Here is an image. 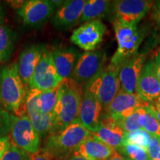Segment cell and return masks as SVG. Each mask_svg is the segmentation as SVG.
Instances as JSON below:
<instances>
[{
	"instance_id": "4fadbf2b",
	"label": "cell",
	"mask_w": 160,
	"mask_h": 160,
	"mask_svg": "<svg viewBox=\"0 0 160 160\" xmlns=\"http://www.w3.org/2000/svg\"><path fill=\"white\" fill-rule=\"evenodd\" d=\"M150 103L142 99L137 93H128L119 91L103 112L119 122L132 114L138 108L148 107Z\"/></svg>"
},
{
	"instance_id": "ba28073f",
	"label": "cell",
	"mask_w": 160,
	"mask_h": 160,
	"mask_svg": "<svg viewBox=\"0 0 160 160\" xmlns=\"http://www.w3.org/2000/svg\"><path fill=\"white\" fill-rule=\"evenodd\" d=\"M63 79L58 74L53 59V52L45 47L41 59L29 82L30 89L46 91L57 87Z\"/></svg>"
},
{
	"instance_id": "74e56055",
	"label": "cell",
	"mask_w": 160,
	"mask_h": 160,
	"mask_svg": "<svg viewBox=\"0 0 160 160\" xmlns=\"http://www.w3.org/2000/svg\"><path fill=\"white\" fill-rule=\"evenodd\" d=\"M26 1H11V5L13 6V8H15L16 9H19L20 8H22L24 5V4L25 3Z\"/></svg>"
},
{
	"instance_id": "5b68a950",
	"label": "cell",
	"mask_w": 160,
	"mask_h": 160,
	"mask_svg": "<svg viewBox=\"0 0 160 160\" xmlns=\"http://www.w3.org/2000/svg\"><path fill=\"white\" fill-rule=\"evenodd\" d=\"M113 28L118 47L111 63L119 66L125 60L137 53L142 37L137 25H127L118 19L113 21Z\"/></svg>"
},
{
	"instance_id": "f546056e",
	"label": "cell",
	"mask_w": 160,
	"mask_h": 160,
	"mask_svg": "<svg viewBox=\"0 0 160 160\" xmlns=\"http://www.w3.org/2000/svg\"><path fill=\"white\" fill-rule=\"evenodd\" d=\"M11 114L0 108V138L7 136L11 131Z\"/></svg>"
},
{
	"instance_id": "603a6c76",
	"label": "cell",
	"mask_w": 160,
	"mask_h": 160,
	"mask_svg": "<svg viewBox=\"0 0 160 160\" xmlns=\"http://www.w3.org/2000/svg\"><path fill=\"white\" fill-rule=\"evenodd\" d=\"M16 35L12 30L0 25V61L6 62L11 57L14 49Z\"/></svg>"
},
{
	"instance_id": "e575fe53",
	"label": "cell",
	"mask_w": 160,
	"mask_h": 160,
	"mask_svg": "<svg viewBox=\"0 0 160 160\" xmlns=\"http://www.w3.org/2000/svg\"><path fill=\"white\" fill-rule=\"evenodd\" d=\"M153 19L158 25L160 27V1H157L153 4Z\"/></svg>"
},
{
	"instance_id": "8992f818",
	"label": "cell",
	"mask_w": 160,
	"mask_h": 160,
	"mask_svg": "<svg viewBox=\"0 0 160 160\" xmlns=\"http://www.w3.org/2000/svg\"><path fill=\"white\" fill-rule=\"evenodd\" d=\"M11 133L12 144L33 154L40 150V136L28 115L17 117L11 114Z\"/></svg>"
},
{
	"instance_id": "4dcf8cb0",
	"label": "cell",
	"mask_w": 160,
	"mask_h": 160,
	"mask_svg": "<svg viewBox=\"0 0 160 160\" xmlns=\"http://www.w3.org/2000/svg\"><path fill=\"white\" fill-rule=\"evenodd\" d=\"M148 155L151 160H160V138L151 135L148 148L147 150Z\"/></svg>"
},
{
	"instance_id": "f1b7e54d",
	"label": "cell",
	"mask_w": 160,
	"mask_h": 160,
	"mask_svg": "<svg viewBox=\"0 0 160 160\" xmlns=\"http://www.w3.org/2000/svg\"><path fill=\"white\" fill-rule=\"evenodd\" d=\"M29 157V153L11 144L1 160H28Z\"/></svg>"
},
{
	"instance_id": "9a60e30c",
	"label": "cell",
	"mask_w": 160,
	"mask_h": 160,
	"mask_svg": "<svg viewBox=\"0 0 160 160\" xmlns=\"http://www.w3.org/2000/svg\"><path fill=\"white\" fill-rule=\"evenodd\" d=\"M136 93L146 102L152 103L160 96V82L156 73L153 61L144 65L138 80Z\"/></svg>"
},
{
	"instance_id": "b9f144b4",
	"label": "cell",
	"mask_w": 160,
	"mask_h": 160,
	"mask_svg": "<svg viewBox=\"0 0 160 160\" xmlns=\"http://www.w3.org/2000/svg\"><path fill=\"white\" fill-rule=\"evenodd\" d=\"M125 160H131V159H126V158H125ZM148 160H151V159H148Z\"/></svg>"
},
{
	"instance_id": "d6986e66",
	"label": "cell",
	"mask_w": 160,
	"mask_h": 160,
	"mask_svg": "<svg viewBox=\"0 0 160 160\" xmlns=\"http://www.w3.org/2000/svg\"><path fill=\"white\" fill-rule=\"evenodd\" d=\"M45 47L33 45L27 48L20 53L18 62L19 75L25 85H29L32 76L41 59Z\"/></svg>"
},
{
	"instance_id": "4316f807",
	"label": "cell",
	"mask_w": 160,
	"mask_h": 160,
	"mask_svg": "<svg viewBox=\"0 0 160 160\" xmlns=\"http://www.w3.org/2000/svg\"><path fill=\"white\" fill-rule=\"evenodd\" d=\"M151 135L144 129H139L137 131L125 133L123 143L133 144L141 147L147 151Z\"/></svg>"
},
{
	"instance_id": "1f68e13d",
	"label": "cell",
	"mask_w": 160,
	"mask_h": 160,
	"mask_svg": "<svg viewBox=\"0 0 160 160\" xmlns=\"http://www.w3.org/2000/svg\"><path fill=\"white\" fill-rule=\"evenodd\" d=\"M12 144L11 136L7 135L0 138V160L3 157L6 151L9 149L10 146Z\"/></svg>"
},
{
	"instance_id": "d590c367",
	"label": "cell",
	"mask_w": 160,
	"mask_h": 160,
	"mask_svg": "<svg viewBox=\"0 0 160 160\" xmlns=\"http://www.w3.org/2000/svg\"><path fill=\"white\" fill-rule=\"evenodd\" d=\"M155 65L156 73H157L158 79L160 82V50L157 52V55L155 57V59L153 60Z\"/></svg>"
},
{
	"instance_id": "5bb4252c",
	"label": "cell",
	"mask_w": 160,
	"mask_h": 160,
	"mask_svg": "<svg viewBox=\"0 0 160 160\" xmlns=\"http://www.w3.org/2000/svg\"><path fill=\"white\" fill-rule=\"evenodd\" d=\"M145 56L137 53L120 64V91L128 93H136L138 80L145 65Z\"/></svg>"
},
{
	"instance_id": "3957f363",
	"label": "cell",
	"mask_w": 160,
	"mask_h": 160,
	"mask_svg": "<svg viewBox=\"0 0 160 160\" xmlns=\"http://www.w3.org/2000/svg\"><path fill=\"white\" fill-rule=\"evenodd\" d=\"M91 133L78 118L62 131L49 135L43 148L48 152L52 160H67Z\"/></svg>"
},
{
	"instance_id": "52a82bcc",
	"label": "cell",
	"mask_w": 160,
	"mask_h": 160,
	"mask_svg": "<svg viewBox=\"0 0 160 160\" xmlns=\"http://www.w3.org/2000/svg\"><path fill=\"white\" fill-rule=\"evenodd\" d=\"M105 62V55L102 51L84 52L78 58L70 78L82 88H85L103 69Z\"/></svg>"
},
{
	"instance_id": "2e32d148",
	"label": "cell",
	"mask_w": 160,
	"mask_h": 160,
	"mask_svg": "<svg viewBox=\"0 0 160 160\" xmlns=\"http://www.w3.org/2000/svg\"><path fill=\"white\" fill-rule=\"evenodd\" d=\"M39 90L30 89L25 100L26 112L32 125L40 137L50 134L52 128V113H45L37 105V97Z\"/></svg>"
},
{
	"instance_id": "9c48e42d",
	"label": "cell",
	"mask_w": 160,
	"mask_h": 160,
	"mask_svg": "<svg viewBox=\"0 0 160 160\" xmlns=\"http://www.w3.org/2000/svg\"><path fill=\"white\" fill-rule=\"evenodd\" d=\"M106 26L101 20L88 22L74 30L71 41L85 51H93L103 41Z\"/></svg>"
},
{
	"instance_id": "d6a6232c",
	"label": "cell",
	"mask_w": 160,
	"mask_h": 160,
	"mask_svg": "<svg viewBox=\"0 0 160 160\" xmlns=\"http://www.w3.org/2000/svg\"><path fill=\"white\" fill-rule=\"evenodd\" d=\"M28 160H52V158L48 152L42 148L37 153L30 154Z\"/></svg>"
},
{
	"instance_id": "7402d4cb",
	"label": "cell",
	"mask_w": 160,
	"mask_h": 160,
	"mask_svg": "<svg viewBox=\"0 0 160 160\" xmlns=\"http://www.w3.org/2000/svg\"><path fill=\"white\" fill-rule=\"evenodd\" d=\"M111 2L106 0H88L85 1L79 22L100 20L111 12Z\"/></svg>"
},
{
	"instance_id": "e0dca14e",
	"label": "cell",
	"mask_w": 160,
	"mask_h": 160,
	"mask_svg": "<svg viewBox=\"0 0 160 160\" xmlns=\"http://www.w3.org/2000/svg\"><path fill=\"white\" fill-rule=\"evenodd\" d=\"M85 3V0L65 1L52 17V25L57 29H68L76 25L79 22Z\"/></svg>"
},
{
	"instance_id": "ffe728a7",
	"label": "cell",
	"mask_w": 160,
	"mask_h": 160,
	"mask_svg": "<svg viewBox=\"0 0 160 160\" xmlns=\"http://www.w3.org/2000/svg\"><path fill=\"white\" fill-rule=\"evenodd\" d=\"M114 150L91 133L78 146L73 156H77L86 160H106Z\"/></svg>"
},
{
	"instance_id": "6da1fadb",
	"label": "cell",
	"mask_w": 160,
	"mask_h": 160,
	"mask_svg": "<svg viewBox=\"0 0 160 160\" xmlns=\"http://www.w3.org/2000/svg\"><path fill=\"white\" fill-rule=\"evenodd\" d=\"M82 93V88L71 78L62 80L57 105L52 113V128L49 135L62 131L78 119Z\"/></svg>"
},
{
	"instance_id": "cb8c5ba5",
	"label": "cell",
	"mask_w": 160,
	"mask_h": 160,
	"mask_svg": "<svg viewBox=\"0 0 160 160\" xmlns=\"http://www.w3.org/2000/svg\"><path fill=\"white\" fill-rule=\"evenodd\" d=\"M60 84L53 88L40 91L37 97V105L45 113H53L59 97Z\"/></svg>"
},
{
	"instance_id": "8fae6325",
	"label": "cell",
	"mask_w": 160,
	"mask_h": 160,
	"mask_svg": "<svg viewBox=\"0 0 160 160\" xmlns=\"http://www.w3.org/2000/svg\"><path fill=\"white\" fill-rule=\"evenodd\" d=\"M102 113V105L95 93L84 88L78 117L80 122L91 133H95L100 125Z\"/></svg>"
},
{
	"instance_id": "836d02e7",
	"label": "cell",
	"mask_w": 160,
	"mask_h": 160,
	"mask_svg": "<svg viewBox=\"0 0 160 160\" xmlns=\"http://www.w3.org/2000/svg\"><path fill=\"white\" fill-rule=\"evenodd\" d=\"M146 109L152 115L160 122V104L155 102L151 103L148 107H146Z\"/></svg>"
},
{
	"instance_id": "f35d334b",
	"label": "cell",
	"mask_w": 160,
	"mask_h": 160,
	"mask_svg": "<svg viewBox=\"0 0 160 160\" xmlns=\"http://www.w3.org/2000/svg\"><path fill=\"white\" fill-rule=\"evenodd\" d=\"M5 11L2 5L0 3V25H2L5 22Z\"/></svg>"
},
{
	"instance_id": "ab89813d",
	"label": "cell",
	"mask_w": 160,
	"mask_h": 160,
	"mask_svg": "<svg viewBox=\"0 0 160 160\" xmlns=\"http://www.w3.org/2000/svg\"><path fill=\"white\" fill-rule=\"evenodd\" d=\"M67 160H86L83 158L80 157H77V156H72L71 157H70L69 159H68Z\"/></svg>"
},
{
	"instance_id": "277c9868",
	"label": "cell",
	"mask_w": 160,
	"mask_h": 160,
	"mask_svg": "<svg viewBox=\"0 0 160 160\" xmlns=\"http://www.w3.org/2000/svg\"><path fill=\"white\" fill-rule=\"evenodd\" d=\"M119 69V65L110 63L84 88L95 93L102 105L103 111L108 107L120 91Z\"/></svg>"
},
{
	"instance_id": "8d00e7d4",
	"label": "cell",
	"mask_w": 160,
	"mask_h": 160,
	"mask_svg": "<svg viewBox=\"0 0 160 160\" xmlns=\"http://www.w3.org/2000/svg\"><path fill=\"white\" fill-rule=\"evenodd\" d=\"M106 160H125L122 156L118 152L117 150H114L112 154Z\"/></svg>"
},
{
	"instance_id": "ac0fdd59",
	"label": "cell",
	"mask_w": 160,
	"mask_h": 160,
	"mask_svg": "<svg viewBox=\"0 0 160 160\" xmlns=\"http://www.w3.org/2000/svg\"><path fill=\"white\" fill-rule=\"evenodd\" d=\"M91 133L115 150L122 145L125 137L118 121L105 113H102L99 128L95 133Z\"/></svg>"
},
{
	"instance_id": "30bf717a",
	"label": "cell",
	"mask_w": 160,
	"mask_h": 160,
	"mask_svg": "<svg viewBox=\"0 0 160 160\" xmlns=\"http://www.w3.org/2000/svg\"><path fill=\"white\" fill-rule=\"evenodd\" d=\"M154 2L147 0H121L113 2L116 19L129 25H137L150 11Z\"/></svg>"
},
{
	"instance_id": "7c38bea8",
	"label": "cell",
	"mask_w": 160,
	"mask_h": 160,
	"mask_svg": "<svg viewBox=\"0 0 160 160\" xmlns=\"http://www.w3.org/2000/svg\"><path fill=\"white\" fill-rule=\"evenodd\" d=\"M55 9L51 1L30 0L17 10V14L27 25L37 28L43 25L52 17Z\"/></svg>"
},
{
	"instance_id": "d4e9b609",
	"label": "cell",
	"mask_w": 160,
	"mask_h": 160,
	"mask_svg": "<svg viewBox=\"0 0 160 160\" xmlns=\"http://www.w3.org/2000/svg\"><path fill=\"white\" fill-rule=\"evenodd\" d=\"M139 121L142 128L151 135L160 138V122L146 109V108H142L141 110Z\"/></svg>"
},
{
	"instance_id": "7a4b0ae2",
	"label": "cell",
	"mask_w": 160,
	"mask_h": 160,
	"mask_svg": "<svg viewBox=\"0 0 160 160\" xmlns=\"http://www.w3.org/2000/svg\"><path fill=\"white\" fill-rule=\"evenodd\" d=\"M27 91L19 75L18 64L12 63L0 68V103L17 117L27 115Z\"/></svg>"
},
{
	"instance_id": "83f0119b",
	"label": "cell",
	"mask_w": 160,
	"mask_h": 160,
	"mask_svg": "<svg viewBox=\"0 0 160 160\" xmlns=\"http://www.w3.org/2000/svg\"><path fill=\"white\" fill-rule=\"evenodd\" d=\"M142 108H138L135 112L128 117L124 118L118 122L120 127L122 128L124 133H127L130 132H133L137 130L142 129V126L140 125V115H141V110Z\"/></svg>"
},
{
	"instance_id": "484cf974",
	"label": "cell",
	"mask_w": 160,
	"mask_h": 160,
	"mask_svg": "<svg viewBox=\"0 0 160 160\" xmlns=\"http://www.w3.org/2000/svg\"><path fill=\"white\" fill-rule=\"evenodd\" d=\"M117 151L124 158L131 160L150 159L146 150L133 144L122 143Z\"/></svg>"
},
{
	"instance_id": "60d3db41",
	"label": "cell",
	"mask_w": 160,
	"mask_h": 160,
	"mask_svg": "<svg viewBox=\"0 0 160 160\" xmlns=\"http://www.w3.org/2000/svg\"><path fill=\"white\" fill-rule=\"evenodd\" d=\"M155 102H157V103H159V104H160V96H159V97L157 98V99L156 100V101H155Z\"/></svg>"
},
{
	"instance_id": "44dd1931",
	"label": "cell",
	"mask_w": 160,
	"mask_h": 160,
	"mask_svg": "<svg viewBox=\"0 0 160 160\" xmlns=\"http://www.w3.org/2000/svg\"><path fill=\"white\" fill-rule=\"evenodd\" d=\"M54 65L58 74L63 79L71 77L79 55L72 47L56 48L52 51Z\"/></svg>"
}]
</instances>
